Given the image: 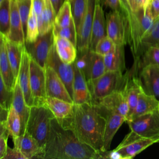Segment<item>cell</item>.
<instances>
[{
	"instance_id": "6da1fadb",
	"label": "cell",
	"mask_w": 159,
	"mask_h": 159,
	"mask_svg": "<svg viewBox=\"0 0 159 159\" xmlns=\"http://www.w3.org/2000/svg\"><path fill=\"white\" fill-rule=\"evenodd\" d=\"M106 112V109L94 102L74 104L71 114L58 120L63 127L73 130L81 142L104 153L102 147Z\"/></svg>"
},
{
	"instance_id": "7a4b0ae2",
	"label": "cell",
	"mask_w": 159,
	"mask_h": 159,
	"mask_svg": "<svg viewBox=\"0 0 159 159\" xmlns=\"http://www.w3.org/2000/svg\"><path fill=\"white\" fill-rule=\"evenodd\" d=\"M106 152H98L81 142L73 130L63 127L55 117L51 120L50 131L44 148L43 158H106Z\"/></svg>"
},
{
	"instance_id": "3957f363",
	"label": "cell",
	"mask_w": 159,
	"mask_h": 159,
	"mask_svg": "<svg viewBox=\"0 0 159 159\" xmlns=\"http://www.w3.org/2000/svg\"><path fill=\"white\" fill-rule=\"evenodd\" d=\"M125 16L128 29L127 43L130 46L134 61H137L140 58L141 40L155 20L150 9V0H148L145 8L135 12L131 11Z\"/></svg>"
},
{
	"instance_id": "277c9868",
	"label": "cell",
	"mask_w": 159,
	"mask_h": 159,
	"mask_svg": "<svg viewBox=\"0 0 159 159\" xmlns=\"http://www.w3.org/2000/svg\"><path fill=\"white\" fill-rule=\"evenodd\" d=\"M55 117L45 104L30 107L25 131L30 134L44 149L50 131L51 120Z\"/></svg>"
},
{
	"instance_id": "5b68a950",
	"label": "cell",
	"mask_w": 159,
	"mask_h": 159,
	"mask_svg": "<svg viewBox=\"0 0 159 159\" xmlns=\"http://www.w3.org/2000/svg\"><path fill=\"white\" fill-rule=\"evenodd\" d=\"M127 80V73L106 71L102 75L88 82L92 97V102H97L104 97L116 91L123 90Z\"/></svg>"
},
{
	"instance_id": "8992f818",
	"label": "cell",
	"mask_w": 159,
	"mask_h": 159,
	"mask_svg": "<svg viewBox=\"0 0 159 159\" xmlns=\"http://www.w3.org/2000/svg\"><path fill=\"white\" fill-rule=\"evenodd\" d=\"M127 123L130 129L128 134L134 139H150L159 142V112L155 111L144 114L131 120Z\"/></svg>"
},
{
	"instance_id": "52a82bcc",
	"label": "cell",
	"mask_w": 159,
	"mask_h": 159,
	"mask_svg": "<svg viewBox=\"0 0 159 159\" xmlns=\"http://www.w3.org/2000/svg\"><path fill=\"white\" fill-rule=\"evenodd\" d=\"M74 62L83 73L87 81L98 78L106 72L104 57L91 50L78 52Z\"/></svg>"
},
{
	"instance_id": "ba28073f",
	"label": "cell",
	"mask_w": 159,
	"mask_h": 159,
	"mask_svg": "<svg viewBox=\"0 0 159 159\" xmlns=\"http://www.w3.org/2000/svg\"><path fill=\"white\" fill-rule=\"evenodd\" d=\"M155 143L153 139H134L127 134L114 150L107 152V158L130 159Z\"/></svg>"
},
{
	"instance_id": "9c48e42d",
	"label": "cell",
	"mask_w": 159,
	"mask_h": 159,
	"mask_svg": "<svg viewBox=\"0 0 159 159\" xmlns=\"http://www.w3.org/2000/svg\"><path fill=\"white\" fill-rule=\"evenodd\" d=\"M107 35L115 44L126 45L128 39L127 22L120 10H112L106 16Z\"/></svg>"
},
{
	"instance_id": "30bf717a",
	"label": "cell",
	"mask_w": 159,
	"mask_h": 159,
	"mask_svg": "<svg viewBox=\"0 0 159 159\" xmlns=\"http://www.w3.org/2000/svg\"><path fill=\"white\" fill-rule=\"evenodd\" d=\"M53 44L52 29L45 34L39 35L33 42H25V47L30 57L45 68L49 52Z\"/></svg>"
},
{
	"instance_id": "8fae6325",
	"label": "cell",
	"mask_w": 159,
	"mask_h": 159,
	"mask_svg": "<svg viewBox=\"0 0 159 159\" xmlns=\"http://www.w3.org/2000/svg\"><path fill=\"white\" fill-rule=\"evenodd\" d=\"M45 66H49L55 71L65 83L70 96L72 98L73 83L75 76L73 63L68 64L63 61L58 57L54 44L49 52Z\"/></svg>"
},
{
	"instance_id": "7c38bea8",
	"label": "cell",
	"mask_w": 159,
	"mask_h": 159,
	"mask_svg": "<svg viewBox=\"0 0 159 159\" xmlns=\"http://www.w3.org/2000/svg\"><path fill=\"white\" fill-rule=\"evenodd\" d=\"M30 83L34 99V105L44 104L46 97L45 71L30 57Z\"/></svg>"
},
{
	"instance_id": "4fadbf2b",
	"label": "cell",
	"mask_w": 159,
	"mask_h": 159,
	"mask_svg": "<svg viewBox=\"0 0 159 159\" xmlns=\"http://www.w3.org/2000/svg\"><path fill=\"white\" fill-rule=\"evenodd\" d=\"M97 0H87L86 11L77 32V51L84 52L89 50L93 20Z\"/></svg>"
},
{
	"instance_id": "5bb4252c",
	"label": "cell",
	"mask_w": 159,
	"mask_h": 159,
	"mask_svg": "<svg viewBox=\"0 0 159 159\" xmlns=\"http://www.w3.org/2000/svg\"><path fill=\"white\" fill-rule=\"evenodd\" d=\"M45 71L46 96L57 98L74 104L65 83L55 71L49 66H45Z\"/></svg>"
},
{
	"instance_id": "9a60e30c",
	"label": "cell",
	"mask_w": 159,
	"mask_h": 159,
	"mask_svg": "<svg viewBox=\"0 0 159 159\" xmlns=\"http://www.w3.org/2000/svg\"><path fill=\"white\" fill-rule=\"evenodd\" d=\"M14 147L17 148L26 158H43L44 149L39 145V142L27 132L12 139Z\"/></svg>"
},
{
	"instance_id": "2e32d148",
	"label": "cell",
	"mask_w": 159,
	"mask_h": 159,
	"mask_svg": "<svg viewBox=\"0 0 159 159\" xmlns=\"http://www.w3.org/2000/svg\"><path fill=\"white\" fill-rule=\"evenodd\" d=\"M96 103L107 111L117 113L126 119L127 117L129 108L125 93L123 90L114 91Z\"/></svg>"
},
{
	"instance_id": "e0dca14e",
	"label": "cell",
	"mask_w": 159,
	"mask_h": 159,
	"mask_svg": "<svg viewBox=\"0 0 159 159\" xmlns=\"http://www.w3.org/2000/svg\"><path fill=\"white\" fill-rule=\"evenodd\" d=\"M30 56L24 46L17 81L23 92L27 104L31 107L34 105V99L30 83Z\"/></svg>"
},
{
	"instance_id": "ac0fdd59",
	"label": "cell",
	"mask_w": 159,
	"mask_h": 159,
	"mask_svg": "<svg viewBox=\"0 0 159 159\" xmlns=\"http://www.w3.org/2000/svg\"><path fill=\"white\" fill-rule=\"evenodd\" d=\"M73 65L75 69L72 96L73 102L77 104L91 102L92 97L86 79L75 62H73Z\"/></svg>"
},
{
	"instance_id": "d6986e66",
	"label": "cell",
	"mask_w": 159,
	"mask_h": 159,
	"mask_svg": "<svg viewBox=\"0 0 159 159\" xmlns=\"http://www.w3.org/2000/svg\"><path fill=\"white\" fill-rule=\"evenodd\" d=\"M106 36H107L106 19L99 0H97L92 24L89 50L94 51L98 42Z\"/></svg>"
},
{
	"instance_id": "ffe728a7",
	"label": "cell",
	"mask_w": 159,
	"mask_h": 159,
	"mask_svg": "<svg viewBox=\"0 0 159 159\" xmlns=\"http://www.w3.org/2000/svg\"><path fill=\"white\" fill-rule=\"evenodd\" d=\"M139 78L144 91L159 100V66L149 65L140 71Z\"/></svg>"
},
{
	"instance_id": "44dd1931",
	"label": "cell",
	"mask_w": 159,
	"mask_h": 159,
	"mask_svg": "<svg viewBox=\"0 0 159 159\" xmlns=\"http://www.w3.org/2000/svg\"><path fill=\"white\" fill-rule=\"evenodd\" d=\"M0 75L6 87L10 90H14L17 80L9 61L5 35L1 33H0Z\"/></svg>"
},
{
	"instance_id": "7402d4cb",
	"label": "cell",
	"mask_w": 159,
	"mask_h": 159,
	"mask_svg": "<svg viewBox=\"0 0 159 159\" xmlns=\"http://www.w3.org/2000/svg\"><path fill=\"white\" fill-rule=\"evenodd\" d=\"M11 41L24 45L25 35L24 31L22 22L19 14L16 0L11 1V19L10 29L7 37Z\"/></svg>"
},
{
	"instance_id": "603a6c76",
	"label": "cell",
	"mask_w": 159,
	"mask_h": 159,
	"mask_svg": "<svg viewBox=\"0 0 159 159\" xmlns=\"http://www.w3.org/2000/svg\"><path fill=\"white\" fill-rule=\"evenodd\" d=\"M126 117L116 112H106V122L103 136L102 152L109 150L112 139L122 125L124 122H126Z\"/></svg>"
},
{
	"instance_id": "cb8c5ba5",
	"label": "cell",
	"mask_w": 159,
	"mask_h": 159,
	"mask_svg": "<svg viewBox=\"0 0 159 159\" xmlns=\"http://www.w3.org/2000/svg\"><path fill=\"white\" fill-rule=\"evenodd\" d=\"M124 46L114 44L111 51L104 56L106 71H124L125 68Z\"/></svg>"
},
{
	"instance_id": "d4e9b609",
	"label": "cell",
	"mask_w": 159,
	"mask_h": 159,
	"mask_svg": "<svg viewBox=\"0 0 159 159\" xmlns=\"http://www.w3.org/2000/svg\"><path fill=\"white\" fill-rule=\"evenodd\" d=\"M54 45L60 59L65 63H73L77 57L76 46L68 39L53 35Z\"/></svg>"
},
{
	"instance_id": "484cf974",
	"label": "cell",
	"mask_w": 159,
	"mask_h": 159,
	"mask_svg": "<svg viewBox=\"0 0 159 159\" xmlns=\"http://www.w3.org/2000/svg\"><path fill=\"white\" fill-rule=\"evenodd\" d=\"M12 106L19 115L22 122V130L20 135L25 132L27 120L30 115V107L27 104L23 92L17 80L15 87L14 88V95Z\"/></svg>"
},
{
	"instance_id": "4316f807",
	"label": "cell",
	"mask_w": 159,
	"mask_h": 159,
	"mask_svg": "<svg viewBox=\"0 0 159 159\" xmlns=\"http://www.w3.org/2000/svg\"><path fill=\"white\" fill-rule=\"evenodd\" d=\"M158 104L159 100L155 96L147 93L143 88L139 94L135 111L129 120L155 111L158 109Z\"/></svg>"
},
{
	"instance_id": "83f0119b",
	"label": "cell",
	"mask_w": 159,
	"mask_h": 159,
	"mask_svg": "<svg viewBox=\"0 0 159 159\" xmlns=\"http://www.w3.org/2000/svg\"><path fill=\"white\" fill-rule=\"evenodd\" d=\"M44 104L48 107L54 116L58 120L69 117L72 113L74 105L73 103L50 96L45 98Z\"/></svg>"
},
{
	"instance_id": "f1b7e54d",
	"label": "cell",
	"mask_w": 159,
	"mask_h": 159,
	"mask_svg": "<svg viewBox=\"0 0 159 159\" xmlns=\"http://www.w3.org/2000/svg\"><path fill=\"white\" fill-rule=\"evenodd\" d=\"M5 42L7 48V56L14 75L17 80L20 63L22 57V52L24 45H22L11 41L5 35Z\"/></svg>"
},
{
	"instance_id": "f546056e",
	"label": "cell",
	"mask_w": 159,
	"mask_h": 159,
	"mask_svg": "<svg viewBox=\"0 0 159 159\" xmlns=\"http://www.w3.org/2000/svg\"><path fill=\"white\" fill-rule=\"evenodd\" d=\"M56 12L50 0H44V5L40 22H39V35H43L53 29Z\"/></svg>"
},
{
	"instance_id": "4dcf8cb0",
	"label": "cell",
	"mask_w": 159,
	"mask_h": 159,
	"mask_svg": "<svg viewBox=\"0 0 159 159\" xmlns=\"http://www.w3.org/2000/svg\"><path fill=\"white\" fill-rule=\"evenodd\" d=\"M155 45L159 46V18L154 20L152 27L145 34L141 40L140 58L148 48Z\"/></svg>"
},
{
	"instance_id": "1f68e13d",
	"label": "cell",
	"mask_w": 159,
	"mask_h": 159,
	"mask_svg": "<svg viewBox=\"0 0 159 159\" xmlns=\"http://www.w3.org/2000/svg\"><path fill=\"white\" fill-rule=\"evenodd\" d=\"M149 65H153L159 66V46L155 45L148 48L140 59L134 62L133 66L138 72L144 66Z\"/></svg>"
},
{
	"instance_id": "d6a6232c",
	"label": "cell",
	"mask_w": 159,
	"mask_h": 159,
	"mask_svg": "<svg viewBox=\"0 0 159 159\" xmlns=\"http://www.w3.org/2000/svg\"><path fill=\"white\" fill-rule=\"evenodd\" d=\"M6 125L12 139L16 138L20 135L22 130L21 119L12 106H11L8 111Z\"/></svg>"
},
{
	"instance_id": "836d02e7",
	"label": "cell",
	"mask_w": 159,
	"mask_h": 159,
	"mask_svg": "<svg viewBox=\"0 0 159 159\" xmlns=\"http://www.w3.org/2000/svg\"><path fill=\"white\" fill-rule=\"evenodd\" d=\"M11 1L4 0L0 3V32L6 37L10 29Z\"/></svg>"
},
{
	"instance_id": "e575fe53",
	"label": "cell",
	"mask_w": 159,
	"mask_h": 159,
	"mask_svg": "<svg viewBox=\"0 0 159 159\" xmlns=\"http://www.w3.org/2000/svg\"><path fill=\"white\" fill-rule=\"evenodd\" d=\"M73 20L70 2L65 0L56 14L54 25L60 27H65L70 25Z\"/></svg>"
},
{
	"instance_id": "d590c367",
	"label": "cell",
	"mask_w": 159,
	"mask_h": 159,
	"mask_svg": "<svg viewBox=\"0 0 159 159\" xmlns=\"http://www.w3.org/2000/svg\"><path fill=\"white\" fill-rule=\"evenodd\" d=\"M70 2L73 19L78 32L86 11L87 0H70Z\"/></svg>"
},
{
	"instance_id": "8d00e7d4",
	"label": "cell",
	"mask_w": 159,
	"mask_h": 159,
	"mask_svg": "<svg viewBox=\"0 0 159 159\" xmlns=\"http://www.w3.org/2000/svg\"><path fill=\"white\" fill-rule=\"evenodd\" d=\"M39 35V29L37 17L33 7V6H32L27 24L25 42L30 43L34 42Z\"/></svg>"
},
{
	"instance_id": "74e56055",
	"label": "cell",
	"mask_w": 159,
	"mask_h": 159,
	"mask_svg": "<svg viewBox=\"0 0 159 159\" xmlns=\"http://www.w3.org/2000/svg\"><path fill=\"white\" fill-rule=\"evenodd\" d=\"M53 35L66 38L73 42L76 46L77 45V32L74 20L70 25L65 27H60L54 25L53 28Z\"/></svg>"
},
{
	"instance_id": "f35d334b",
	"label": "cell",
	"mask_w": 159,
	"mask_h": 159,
	"mask_svg": "<svg viewBox=\"0 0 159 159\" xmlns=\"http://www.w3.org/2000/svg\"><path fill=\"white\" fill-rule=\"evenodd\" d=\"M16 2L22 22L24 31L26 36L27 24L32 6V0H16Z\"/></svg>"
},
{
	"instance_id": "ab89813d",
	"label": "cell",
	"mask_w": 159,
	"mask_h": 159,
	"mask_svg": "<svg viewBox=\"0 0 159 159\" xmlns=\"http://www.w3.org/2000/svg\"><path fill=\"white\" fill-rule=\"evenodd\" d=\"M14 90L9 89L3 80L0 79V106L4 109L9 110L12 104Z\"/></svg>"
},
{
	"instance_id": "60d3db41",
	"label": "cell",
	"mask_w": 159,
	"mask_h": 159,
	"mask_svg": "<svg viewBox=\"0 0 159 159\" xmlns=\"http://www.w3.org/2000/svg\"><path fill=\"white\" fill-rule=\"evenodd\" d=\"M114 44V42L107 35L101 39L98 42L96 45L94 52L104 57L111 51Z\"/></svg>"
},
{
	"instance_id": "b9f144b4",
	"label": "cell",
	"mask_w": 159,
	"mask_h": 159,
	"mask_svg": "<svg viewBox=\"0 0 159 159\" xmlns=\"http://www.w3.org/2000/svg\"><path fill=\"white\" fill-rule=\"evenodd\" d=\"M10 135L6 124H0V159H2L7 148V139Z\"/></svg>"
},
{
	"instance_id": "7bdbcfd3",
	"label": "cell",
	"mask_w": 159,
	"mask_h": 159,
	"mask_svg": "<svg viewBox=\"0 0 159 159\" xmlns=\"http://www.w3.org/2000/svg\"><path fill=\"white\" fill-rule=\"evenodd\" d=\"M2 159H26L25 156L16 148L7 147Z\"/></svg>"
},
{
	"instance_id": "ee69618b",
	"label": "cell",
	"mask_w": 159,
	"mask_h": 159,
	"mask_svg": "<svg viewBox=\"0 0 159 159\" xmlns=\"http://www.w3.org/2000/svg\"><path fill=\"white\" fill-rule=\"evenodd\" d=\"M148 0H129V6L132 12H135L145 8Z\"/></svg>"
},
{
	"instance_id": "f6af8a7d",
	"label": "cell",
	"mask_w": 159,
	"mask_h": 159,
	"mask_svg": "<svg viewBox=\"0 0 159 159\" xmlns=\"http://www.w3.org/2000/svg\"><path fill=\"white\" fill-rule=\"evenodd\" d=\"M150 9L154 20L159 18V0H150Z\"/></svg>"
},
{
	"instance_id": "bcb514c9",
	"label": "cell",
	"mask_w": 159,
	"mask_h": 159,
	"mask_svg": "<svg viewBox=\"0 0 159 159\" xmlns=\"http://www.w3.org/2000/svg\"><path fill=\"white\" fill-rule=\"evenodd\" d=\"M104 3L112 10H120L122 11L121 0H105Z\"/></svg>"
},
{
	"instance_id": "7dc6e473",
	"label": "cell",
	"mask_w": 159,
	"mask_h": 159,
	"mask_svg": "<svg viewBox=\"0 0 159 159\" xmlns=\"http://www.w3.org/2000/svg\"><path fill=\"white\" fill-rule=\"evenodd\" d=\"M65 0H50L53 7L54 8V10L57 13L58 12V11L60 10V7H61V6L63 5V4L64 3Z\"/></svg>"
},
{
	"instance_id": "c3c4849f",
	"label": "cell",
	"mask_w": 159,
	"mask_h": 159,
	"mask_svg": "<svg viewBox=\"0 0 159 159\" xmlns=\"http://www.w3.org/2000/svg\"><path fill=\"white\" fill-rule=\"evenodd\" d=\"M122 2V11L124 14H127L131 12L129 0H121Z\"/></svg>"
},
{
	"instance_id": "681fc988",
	"label": "cell",
	"mask_w": 159,
	"mask_h": 159,
	"mask_svg": "<svg viewBox=\"0 0 159 159\" xmlns=\"http://www.w3.org/2000/svg\"><path fill=\"white\" fill-rule=\"evenodd\" d=\"M4 1V0H0V3H1V2H2V1Z\"/></svg>"
},
{
	"instance_id": "f907efd6",
	"label": "cell",
	"mask_w": 159,
	"mask_h": 159,
	"mask_svg": "<svg viewBox=\"0 0 159 159\" xmlns=\"http://www.w3.org/2000/svg\"><path fill=\"white\" fill-rule=\"evenodd\" d=\"M158 112H159V104H158Z\"/></svg>"
},
{
	"instance_id": "816d5d0a",
	"label": "cell",
	"mask_w": 159,
	"mask_h": 159,
	"mask_svg": "<svg viewBox=\"0 0 159 159\" xmlns=\"http://www.w3.org/2000/svg\"><path fill=\"white\" fill-rule=\"evenodd\" d=\"M66 1H70V0H66Z\"/></svg>"
}]
</instances>
